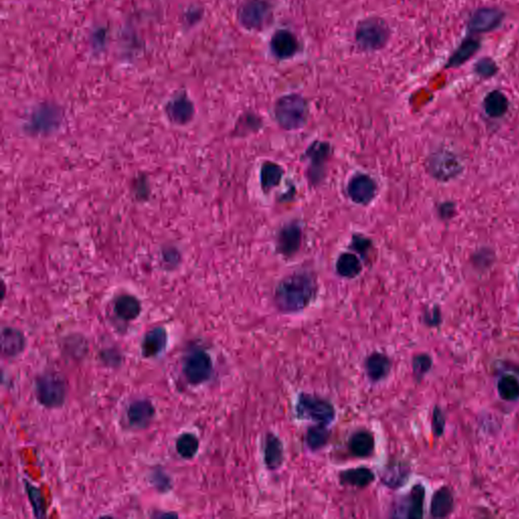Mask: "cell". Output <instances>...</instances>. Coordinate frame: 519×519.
Here are the masks:
<instances>
[{
	"label": "cell",
	"instance_id": "6da1fadb",
	"mask_svg": "<svg viewBox=\"0 0 519 519\" xmlns=\"http://www.w3.org/2000/svg\"><path fill=\"white\" fill-rule=\"evenodd\" d=\"M317 292V280L311 273H292L283 278L276 286V308L283 313H299L310 306Z\"/></svg>",
	"mask_w": 519,
	"mask_h": 519
},
{
	"label": "cell",
	"instance_id": "7a4b0ae2",
	"mask_svg": "<svg viewBox=\"0 0 519 519\" xmlns=\"http://www.w3.org/2000/svg\"><path fill=\"white\" fill-rule=\"evenodd\" d=\"M274 114L281 128L289 131L303 128L308 119V103L298 94L282 96L275 104Z\"/></svg>",
	"mask_w": 519,
	"mask_h": 519
},
{
	"label": "cell",
	"instance_id": "3957f363",
	"mask_svg": "<svg viewBox=\"0 0 519 519\" xmlns=\"http://www.w3.org/2000/svg\"><path fill=\"white\" fill-rule=\"evenodd\" d=\"M296 414L298 419L325 426L331 425L336 419V409L329 400L308 393L299 394L297 397Z\"/></svg>",
	"mask_w": 519,
	"mask_h": 519
},
{
	"label": "cell",
	"instance_id": "277c9868",
	"mask_svg": "<svg viewBox=\"0 0 519 519\" xmlns=\"http://www.w3.org/2000/svg\"><path fill=\"white\" fill-rule=\"evenodd\" d=\"M35 389L37 400L44 407L55 409L65 405L67 386L60 375L57 374L41 375L37 379Z\"/></svg>",
	"mask_w": 519,
	"mask_h": 519
},
{
	"label": "cell",
	"instance_id": "5b68a950",
	"mask_svg": "<svg viewBox=\"0 0 519 519\" xmlns=\"http://www.w3.org/2000/svg\"><path fill=\"white\" fill-rule=\"evenodd\" d=\"M183 374L194 386L208 381L213 374L211 356L203 349H193L184 359Z\"/></svg>",
	"mask_w": 519,
	"mask_h": 519
},
{
	"label": "cell",
	"instance_id": "8992f818",
	"mask_svg": "<svg viewBox=\"0 0 519 519\" xmlns=\"http://www.w3.org/2000/svg\"><path fill=\"white\" fill-rule=\"evenodd\" d=\"M426 490L422 484L413 486L411 491L396 502L391 510L394 518L420 519L424 518Z\"/></svg>",
	"mask_w": 519,
	"mask_h": 519
},
{
	"label": "cell",
	"instance_id": "52a82bcc",
	"mask_svg": "<svg viewBox=\"0 0 519 519\" xmlns=\"http://www.w3.org/2000/svg\"><path fill=\"white\" fill-rule=\"evenodd\" d=\"M389 38V30L381 21L367 20L358 27L356 39L362 48L375 50L381 48Z\"/></svg>",
	"mask_w": 519,
	"mask_h": 519
},
{
	"label": "cell",
	"instance_id": "ba28073f",
	"mask_svg": "<svg viewBox=\"0 0 519 519\" xmlns=\"http://www.w3.org/2000/svg\"><path fill=\"white\" fill-rule=\"evenodd\" d=\"M347 193L356 204L367 205L376 196V183L367 174H357L349 181Z\"/></svg>",
	"mask_w": 519,
	"mask_h": 519
},
{
	"label": "cell",
	"instance_id": "9c48e42d",
	"mask_svg": "<svg viewBox=\"0 0 519 519\" xmlns=\"http://www.w3.org/2000/svg\"><path fill=\"white\" fill-rule=\"evenodd\" d=\"M270 6L263 0H247L240 9V21L249 29L263 27L270 16Z\"/></svg>",
	"mask_w": 519,
	"mask_h": 519
},
{
	"label": "cell",
	"instance_id": "30bf717a",
	"mask_svg": "<svg viewBox=\"0 0 519 519\" xmlns=\"http://www.w3.org/2000/svg\"><path fill=\"white\" fill-rule=\"evenodd\" d=\"M504 13L497 9H480L471 16L469 28L474 33H487L496 29L503 21Z\"/></svg>",
	"mask_w": 519,
	"mask_h": 519
},
{
	"label": "cell",
	"instance_id": "8fae6325",
	"mask_svg": "<svg viewBox=\"0 0 519 519\" xmlns=\"http://www.w3.org/2000/svg\"><path fill=\"white\" fill-rule=\"evenodd\" d=\"M393 363L386 354L374 352L368 355L364 361V370L368 379L374 382H379L388 379L391 374Z\"/></svg>",
	"mask_w": 519,
	"mask_h": 519
},
{
	"label": "cell",
	"instance_id": "7c38bea8",
	"mask_svg": "<svg viewBox=\"0 0 519 519\" xmlns=\"http://www.w3.org/2000/svg\"><path fill=\"white\" fill-rule=\"evenodd\" d=\"M264 464L269 471H277L284 462V445L276 434L269 432L264 440Z\"/></svg>",
	"mask_w": 519,
	"mask_h": 519
},
{
	"label": "cell",
	"instance_id": "4fadbf2b",
	"mask_svg": "<svg viewBox=\"0 0 519 519\" xmlns=\"http://www.w3.org/2000/svg\"><path fill=\"white\" fill-rule=\"evenodd\" d=\"M301 244V228L291 223L283 228L277 237V250L282 256L291 257L299 250Z\"/></svg>",
	"mask_w": 519,
	"mask_h": 519
},
{
	"label": "cell",
	"instance_id": "5bb4252c",
	"mask_svg": "<svg viewBox=\"0 0 519 519\" xmlns=\"http://www.w3.org/2000/svg\"><path fill=\"white\" fill-rule=\"evenodd\" d=\"M155 409L147 400H139L132 403L127 410L129 423L135 428L145 429L152 423Z\"/></svg>",
	"mask_w": 519,
	"mask_h": 519
},
{
	"label": "cell",
	"instance_id": "9a60e30c",
	"mask_svg": "<svg viewBox=\"0 0 519 519\" xmlns=\"http://www.w3.org/2000/svg\"><path fill=\"white\" fill-rule=\"evenodd\" d=\"M454 497L448 486H442L431 498L430 514L433 518H448L454 512Z\"/></svg>",
	"mask_w": 519,
	"mask_h": 519
},
{
	"label": "cell",
	"instance_id": "2e32d148",
	"mask_svg": "<svg viewBox=\"0 0 519 519\" xmlns=\"http://www.w3.org/2000/svg\"><path fill=\"white\" fill-rule=\"evenodd\" d=\"M348 448L353 457L359 459L372 457L375 448L374 434L365 429L355 431L349 437Z\"/></svg>",
	"mask_w": 519,
	"mask_h": 519
},
{
	"label": "cell",
	"instance_id": "e0dca14e",
	"mask_svg": "<svg viewBox=\"0 0 519 519\" xmlns=\"http://www.w3.org/2000/svg\"><path fill=\"white\" fill-rule=\"evenodd\" d=\"M431 174L440 180H448L459 171V164L450 153H436L429 160Z\"/></svg>",
	"mask_w": 519,
	"mask_h": 519
},
{
	"label": "cell",
	"instance_id": "ac0fdd59",
	"mask_svg": "<svg viewBox=\"0 0 519 519\" xmlns=\"http://www.w3.org/2000/svg\"><path fill=\"white\" fill-rule=\"evenodd\" d=\"M26 348V337L15 328L6 327L1 332L2 355L15 358L23 352Z\"/></svg>",
	"mask_w": 519,
	"mask_h": 519
},
{
	"label": "cell",
	"instance_id": "d6986e66",
	"mask_svg": "<svg viewBox=\"0 0 519 519\" xmlns=\"http://www.w3.org/2000/svg\"><path fill=\"white\" fill-rule=\"evenodd\" d=\"M167 333L164 328L157 327L148 331L143 337L141 351L145 358L155 357L166 349Z\"/></svg>",
	"mask_w": 519,
	"mask_h": 519
},
{
	"label": "cell",
	"instance_id": "ffe728a7",
	"mask_svg": "<svg viewBox=\"0 0 519 519\" xmlns=\"http://www.w3.org/2000/svg\"><path fill=\"white\" fill-rule=\"evenodd\" d=\"M411 475V469L404 462H394L384 469L381 482L389 489L398 490L407 484Z\"/></svg>",
	"mask_w": 519,
	"mask_h": 519
},
{
	"label": "cell",
	"instance_id": "44dd1931",
	"mask_svg": "<svg viewBox=\"0 0 519 519\" xmlns=\"http://www.w3.org/2000/svg\"><path fill=\"white\" fill-rule=\"evenodd\" d=\"M375 475L372 469L359 467V468L347 469L339 474L340 483L343 486L354 488H365L374 482Z\"/></svg>",
	"mask_w": 519,
	"mask_h": 519
},
{
	"label": "cell",
	"instance_id": "7402d4cb",
	"mask_svg": "<svg viewBox=\"0 0 519 519\" xmlns=\"http://www.w3.org/2000/svg\"><path fill=\"white\" fill-rule=\"evenodd\" d=\"M330 145L325 143H317L311 145L306 152V157L311 162V177L313 183L320 181V174L324 169L325 162L329 157Z\"/></svg>",
	"mask_w": 519,
	"mask_h": 519
},
{
	"label": "cell",
	"instance_id": "603a6c76",
	"mask_svg": "<svg viewBox=\"0 0 519 519\" xmlns=\"http://www.w3.org/2000/svg\"><path fill=\"white\" fill-rule=\"evenodd\" d=\"M273 53L279 58H289L294 55L298 48L296 38L287 30H278L271 40Z\"/></svg>",
	"mask_w": 519,
	"mask_h": 519
},
{
	"label": "cell",
	"instance_id": "cb8c5ba5",
	"mask_svg": "<svg viewBox=\"0 0 519 519\" xmlns=\"http://www.w3.org/2000/svg\"><path fill=\"white\" fill-rule=\"evenodd\" d=\"M336 270L341 277L353 279L362 271V263L352 252H343L337 260Z\"/></svg>",
	"mask_w": 519,
	"mask_h": 519
},
{
	"label": "cell",
	"instance_id": "d4e9b609",
	"mask_svg": "<svg viewBox=\"0 0 519 519\" xmlns=\"http://www.w3.org/2000/svg\"><path fill=\"white\" fill-rule=\"evenodd\" d=\"M115 313L118 317L126 322L135 320L141 313L140 303L134 296H120L115 303Z\"/></svg>",
	"mask_w": 519,
	"mask_h": 519
},
{
	"label": "cell",
	"instance_id": "484cf974",
	"mask_svg": "<svg viewBox=\"0 0 519 519\" xmlns=\"http://www.w3.org/2000/svg\"><path fill=\"white\" fill-rule=\"evenodd\" d=\"M331 435V431L328 426L317 424L310 427L306 433V443L313 452L322 450L328 445Z\"/></svg>",
	"mask_w": 519,
	"mask_h": 519
},
{
	"label": "cell",
	"instance_id": "4316f807",
	"mask_svg": "<svg viewBox=\"0 0 519 519\" xmlns=\"http://www.w3.org/2000/svg\"><path fill=\"white\" fill-rule=\"evenodd\" d=\"M508 100L501 91H491L484 101L486 113L492 118L502 117L508 110Z\"/></svg>",
	"mask_w": 519,
	"mask_h": 519
},
{
	"label": "cell",
	"instance_id": "83f0119b",
	"mask_svg": "<svg viewBox=\"0 0 519 519\" xmlns=\"http://www.w3.org/2000/svg\"><path fill=\"white\" fill-rule=\"evenodd\" d=\"M480 48V42L476 39H468L459 45L447 63V67H457L473 57Z\"/></svg>",
	"mask_w": 519,
	"mask_h": 519
},
{
	"label": "cell",
	"instance_id": "f1b7e54d",
	"mask_svg": "<svg viewBox=\"0 0 519 519\" xmlns=\"http://www.w3.org/2000/svg\"><path fill=\"white\" fill-rule=\"evenodd\" d=\"M499 397L506 402L519 400V379L513 374H503L497 384Z\"/></svg>",
	"mask_w": 519,
	"mask_h": 519
},
{
	"label": "cell",
	"instance_id": "f546056e",
	"mask_svg": "<svg viewBox=\"0 0 519 519\" xmlns=\"http://www.w3.org/2000/svg\"><path fill=\"white\" fill-rule=\"evenodd\" d=\"M283 176V169L279 164L267 162L261 169V185L265 192L272 190L279 185Z\"/></svg>",
	"mask_w": 519,
	"mask_h": 519
},
{
	"label": "cell",
	"instance_id": "4dcf8cb0",
	"mask_svg": "<svg viewBox=\"0 0 519 519\" xmlns=\"http://www.w3.org/2000/svg\"><path fill=\"white\" fill-rule=\"evenodd\" d=\"M200 442L193 433H184L176 441V450L184 459H192L199 450Z\"/></svg>",
	"mask_w": 519,
	"mask_h": 519
},
{
	"label": "cell",
	"instance_id": "1f68e13d",
	"mask_svg": "<svg viewBox=\"0 0 519 519\" xmlns=\"http://www.w3.org/2000/svg\"><path fill=\"white\" fill-rule=\"evenodd\" d=\"M433 367V359L427 353H419L412 359V370L416 381H422Z\"/></svg>",
	"mask_w": 519,
	"mask_h": 519
},
{
	"label": "cell",
	"instance_id": "d6a6232c",
	"mask_svg": "<svg viewBox=\"0 0 519 519\" xmlns=\"http://www.w3.org/2000/svg\"><path fill=\"white\" fill-rule=\"evenodd\" d=\"M26 489H27L28 496H29L30 504H32L33 509H34L35 515L37 518H44L45 513H46V505H45V500L41 491L35 486L30 485L29 483H27Z\"/></svg>",
	"mask_w": 519,
	"mask_h": 519
},
{
	"label": "cell",
	"instance_id": "836d02e7",
	"mask_svg": "<svg viewBox=\"0 0 519 519\" xmlns=\"http://www.w3.org/2000/svg\"><path fill=\"white\" fill-rule=\"evenodd\" d=\"M445 425H447V416L445 413L440 407L435 406L431 417V430L435 437L440 438L445 434Z\"/></svg>",
	"mask_w": 519,
	"mask_h": 519
},
{
	"label": "cell",
	"instance_id": "e575fe53",
	"mask_svg": "<svg viewBox=\"0 0 519 519\" xmlns=\"http://www.w3.org/2000/svg\"><path fill=\"white\" fill-rule=\"evenodd\" d=\"M475 72L485 79L493 77L497 72L496 63L490 58L481 59L475 65Z\"/></svg>",
	"mask_w": 519,
	"mask_h": 519
},
{
	"label": "cell",
	"instance_id": "d590c367",
	"mask_svg": "<svg viewBox=\"0 0 519 519\" xmlns=\"http://www.w3.org/2000/svg\"><path fill=\"white\" fill-rule=\"evenodd\" d=\"M172 108H173L172 113L176 117H179V119H180L182 116L187 117V116L191 115V113H192V108H191L190 104L184 100L177 101Z\"/></svg>",
	"mask_w": 519,
	"mask_h": 519
},
{
	"label": "cell",
	"instance_id": "8d00e7d4",
	"mask_svg": "<svg viewBox=\"0 0 519 519\" xmlns=\"http://www.w3.org/2000/svg\"><path fill=\"white\" fill-rule=\"evenodd\" d=\"M424 323L429 327H437L441 323V315L440 308H434L432 310L426 311L424 315Z\"/></svg>",
	"mask_w": 519,
	"mask_h": 519
},
{
	"label": "cell",
	"instance_id": "74e56055",
	"mask_svg": "<svg viewBox=\"0 0 519 519\" xmlns=\"http://www.w3.org/2000/svg\"><path fill=\"white\" fill-rule=\"evenodd\" d=\"M516 372H518V374H519V368H518V369H516Z\"/></svg>",
	"mask_w": 519,
	"mask_h": 519
}]
</instances>
